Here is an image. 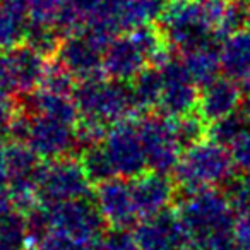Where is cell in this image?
<instances>
[{
	"label": "cell",
	"mask_w": 250,
	"mask_h": 250,
	"mask_svg": "<svg viewBox=\"0 0 250 250\" xmlns=\"http://www.w3.org/2000/svg\"><path fill=\"white\" fill-rule=\"evenodd\" d=\"M229 149L206 137L184 151L177 168L171 175L177 184V192H195L202 188H219L235 177Z\"/></svg>",
	"instance_id": "obj_1"
},
{
	"label": "cell",
	"mask_w": 250,
	"mask_h": 250,
	"mask_svg": "<svg viewBox=\"0 0 250 250\" xmlns=\"http://www.w3.org/2000/svg\"><path fill=\"white\" fill-rule=\"evenodd\" d=\"M72 98L79 110V120L104 127H111L137 113L129 84L111 81L104 74L79 81Z\"/></svg>",
	"instance_id": "obj_2"
},
{
	"label": "cell",
	"mask_w": 250,
	"mask_h": 250,
	"mask_svg": "<svg viewBox=\"0 0 250 250\" xmlns=\"http://www.w3.org/2000/svg\"><path fill=\"white\" fill-rule=\"evenodd\" d=\"M36 192L40 204L52 206L94 195V185L91 184L81 158L69 154L43 161L36 180Z\"/></svg>",
	"instance_id": "obj_3"
},
{
	"label": "cell",
	"mask_w": 250,
	"mask_h": 250,
	"mask_svg": "<svg viewBox=\"0 0 250 250\" xmlns=\"http://www.w3.org/2000/svg\"><path fill=\"white\" fill-rule=\"evenodd\" d=\"M139 137L146 154L147 170L170 175L175 171L184 149L177 137V118L163 113H141L137 118Z\"/></svg>",
	"instance_id": "obj_4"
},
{
	"label": "cell",
	"mask_w": 250,
	"mask_h": 250,
	"mask_svg": "<svg viewBox=\"0 0 250 250\" xmlns=\"http://www.w3.org/2000/svg\"><path fill=\"white\" fill-rule=\"evenodd\" d=\"M46 209L50 231L62 233L77 243L101 238L103 228L108 226L94 201V195L46 206Z\"/></svg>",
	"instance_id": "obj_5"
},
{
	"label": "cell",
	"mask_w": 250,
	"mask_h": 250,
	"mask_svg": "<svg viewBox=\"0 0 250 250\" xmlns=\"http://www.w3.org/2000/svg\"><path fill=\"white\" fill-rule=\"evenodd\" d=\"M115 175L127 180L147 171V161L137 129V118L130 117L111 125L101 143Z\"/></svg>",
	"instance_id": "obj_6"
},
{
	"label": "cell",
	"mask_w": 250,
	"mask_h": 250,
	"mask_svg": "<svg viewBox=\"0 0 250 250\" xmlns=\"http://www.w3.org/2000/svg\"><path fill=\"white\" fill-rule=\"evenodd\" d=\"M163 94L160 100V113L171 118H184L192 113H197L201 87L194 83L182 59H170L163 67Z\"/></svg>",
	"instance_id": "obj_7"
},
{
	"label": "cell",
	"mask_w": 250,
	"mask_h": 250,
	"mask_svg": "<svg viewBox=\"0 0 250 250\" xmlns=\"http://www.w3.org/2000/svg\"><path fill=\"white\" fill-rule=\"evenodd\" d=\"M28 134L24 143L42 158L43 161L69 156L76 147V125L45 117L28 115Z\"/></svg>",
	"instance_id": "obj_8"
},
{
	"label": "cell",
	"mask_w": 250,
	"mask_h": 250,
	"mask_svg": "<svg viewBox=\"0 0 250 250\" xmlns=\"http://www.w3.org/2000/svg\"><path fill=\"white\" fill-rule=\"evenodd\" d=\"M48 59L26 43L0 52V69L4 70L11 93H31L42 86Z\"/></svg>",
	"instance_id": "obj_9"
},
{
	"label": "cell",
	"mask_w": 250,
	"mask_h": 250,
	"mask_svg": "<svg viewBox=\"0 0 250 250\" xmlns=\"http://www.w3.org/2000/svg\"><path fill=\"white\" fill-rule=\"evenodd\" d=\"M139 250H182L194 242L177 209H165L153 218L143 219L134 229Z\"/></svg>",
	"instance_id": "obj_10"
},
{
	"label": "cell",
	"mask_w": 250,
	"mask_h": 250,
	"mask_svg": "<svg viewBox=\"0 0 250 250\" xmlns=\"http://www.w3.org/2000/svg\"><path fill=\"white\" fill-rule=\"evenodd\" d=\"M94 201L111 229H130L139 223L130 182L127 178L115 177L96 184Z\"/></svg>",
	"instance_id": "obj_11"
},
{
	"label": "cell",
	"mask_w": 250,
	"mask_h": 250,
	"mask_svg": "<svg viewBox=\"0 0 250 250\" xmlns=\"http://www.w3.org/2000/svg\"><path fill=\"white\" fill-rule=\"evenodd\" d=\"M103 53L104 50L87 33L83 31L63 38L55 59L79 83L84 79L103 76Z\"/></svg>",
	"instance_id": "obj_12"
},
{
	"label": "cell",
	"mask_w": 250,
	"mask_h": 250,
	"mask_svg": "<svg viewBox=\"0 0 250 250\" xmlns=\"http://www.w3.org/2000/svg\"><path fill=\"white\" fill-rule=\"evenodd\" d=\"M129 182L139 219L153 218L177 201V184L170 175L147 170Z\"/></svg>",
	"instance_id": "obj_13"
},
{
	"label": "cell",
	"mask_w": 250,
	"mask_h": 250,
	"mask_svg": "<svg viewBox=\"0 0 250 250\" xmlns=\"http://www.w3.org/2000/svg\"><path fill=\"white\" fill-rule=\"evenodd\" d=\"M149 65L129 33L118 35L103 53V72L108 79L130 84Z\"/></svg>",
	"instance_id": "obj_14"
},
{
	"label": "cell",
	"mask_w": 250,
	"mask_h": 250,
	"mask_svg": "<svg viewBox=\"0 0 250 250\" xmlns=\"http://www.w3.org/2000/svg\"><path fill=\"white\" fill-rule=\"evenodd\" d=\"M243 100L242 86L226 76L216 77L208 86L201 87L199 98V115L208 125H212L223 118L240 111Z\"/></svg>",
	"instance_id": "obj_15"
},
{
	"label": "cell",
	"mask_w": 250,
	"mask_h": 250,
	"mask_svg": "<svg viewBox=\"0 0 250 250\" xmlns=\"http://www.w3.org/2000/svg\"><path fill=\"white\" fill-rule=\"evenodd\" d=\"M221 72L242 89H250V29H242L219 43Z\"/></svg>",
	"instance_id": "obj_16"
},
{
	"label": "cell",
	"mask_w": 250,
	"mask_h": 250,
	"mask_svg": "<svg viewBox=\"0 0 250 250\" xmlns=\"http://www.w3.org/2000/svg\"><path fill=\"white\" fill-rule=\"evenodd\" d=\"M163 74L158 67L147 65L132 83L129 84L130 96L137 113H149L160 106L161 94H163Z\"/></svg>",
	"instance_id": "obj_17"
},
{
	"label": "cell",
	"mask_w": 250,
	"mask_h": 250,
	"mask_svg": "<svg viewBox=\"0 0 250 250\" xmlns=\"http://www.w3.org/2000/svg\"><path fill=\"white\" fill-rule=\"evenodd\" d=\"M170 0H127L117 14L122 33H130L141 26L160 21Z\"/></svg>",
	"instance_id": "obj_18"
},
{
	"label": "cell",
	"mask_w": 250,
	"mask_h": 250,
	"mask_svg": "<svg viewBox=\"0 0 250 250\" xmlns=\"http://www.w3.org/2000/svg\"><path fill=\"white\" fill-rule=\"evenodd\" d=\"M216 45L192 50L182 57L188 74L199 87L208 86L216 77H219L218 74L221 72V62H219V48H216Z\"/></svg>",
	"instance_id": "obj_19"
},
{
	"label": "cell",
	"mask_w": 250,
	"mask_h": 250,
	"mask_svg": "<svg viewBox=\"0 0 250 250\" xmlns=\"http://www.w3.org/2000/svg\"><path fill=\"white\" fill-rule=\"evenodd\" d=\"M81 163H83L84 170H86L87 177H89L93 185L117 177L101 144L91 146L86 151H83L81 153Z\"/></svg>",
	"instance_id": "obj_20"
},
{
	"label": "cell",
	"mask_w": 250,
	"mask_h": 250,
	"mask_svg": "<svg viewBox=\"0 0 250 250\" xmlns=\"http://www.w3.org/2000/svg\"><path fill=\"white\" fill-rule=\"evenodd\" d=\"M69 0H28V19L31 26L55 28Z\"/></svg>",
	"instance_id": "obj_21"
},
{
	"label": "cell",
	"mask_w": 250,
	"mask_h": 250,
	"mask_svg": "<svg viewBox=\"0 0 250 250\" xmlns=\"http://www.w3.org/2000/svg\"><path fill=\"white\" fill-rule=\"evenodd\" d=\"M249 129V125L245 124L243 117L238 113L235 115H229V117L223 118V120L216 122V124L209 125V130H208V137L214 139L216 143L223 144V146L228 147L243 130Z\"/></svg>",
	"instance_id": "obj_22"
},
{
	"label": "cell",
	"mask_w": 250,
	"mask_h": 250,
	"mask_svg": "<svg viewBox=\"0 0 250 250\" xmlns=\"http://www.w3.org/2000/svg\"><path fill=\"white\" fill-rule=\"evenodd\" d=\"M226 195L238 218H250V177L235 175L226 184Z\"/></svg>",
	"instance_id": "obj_23"
},
{
	"label": "cell",
	"mask_w": 250,
	"mask_h": 250,
	"mask_svg": "<svg viewBox=\"0 0 250 250\" xmlns=\"http://www.w3.org/2000/svg\"><path fill=\"white\" fill-rule=\"evenodd\" d=\"M231 154L235 170L240 175L250 177V129L243 130L235 141L228 146Z\"/></svg>",
	"instance_id": "obj_24"
},
{
	"label": "cell",
	"mask_w": 250,
	"mask_h": 250,
	"mask_svg": "<svg viewBox=\"0 0 250 250\" xmlns=\"http://www.w3.org/2000/svg\"><path fill=\"white\" fill-rule=\"evenodd\" d=\"M104 250H139V247L129 229H111L104 236Z\"/></svg>",
	"instance_id": "obj_25"
},
{
	"label": "cell",
	"mask_w": 250,
	"mask_h": 250,
	"mask_svg": "<svg viewBox=\"0 0 250 250\" xmlns=\"http://www.w3.org/2000/svg\"><path fill=\"white\" fill-rule=\"evenodd\" d=\"M240 115L243 117L245 124L249 125L250 129V89H247V94L242 100V106H240Z\"/></svg>",
	"instance_id": "obj_26"
},
{
	"label": "cell",
	"mask_w": 250,
	"mask_h": 250,
	"mask_svg": "<svg viewBox=\"0 0 250 250\" xmlns=\"http://www.w3.org/2000/svg\"><path fill=\"white\" fill-rule=\"evenodd\" d=\"M182 250H204L202 249L201 245H199V243H195V242H190V243H187V245L184 247V249Z\"/></svg>",
	"instance_id": "obj_27"
},
{
	"label": "cell",
	"mask_w": 250,
	"mask_h": 250,
	"mask_svg": "<svg viewBox=\"0 0 250 250\" xmlns=\"http://www.w3.org/2000/svg\"><path fill=\"white\" fill-rule=\"evenodd\" d=\"M247 29H250V5H249V16H247Z\"/></svg>",
	"instance_id": "obj_28"
},
{
	"label": "cell",
	"mask_w": 250,
	"mask_h": 250,
	"mask_svg": "<svg viewBox=\"0 0 250 250\" xmlns=\"http://www.w3.org/2000/svg\"><path fill=\"white\" fill-rule=\"evenodd\" d=\"M238 2H242V4H247V5H250V0H238Z\"/></svg>",
	"instance_id": "obj_29"
}]
</instances>
